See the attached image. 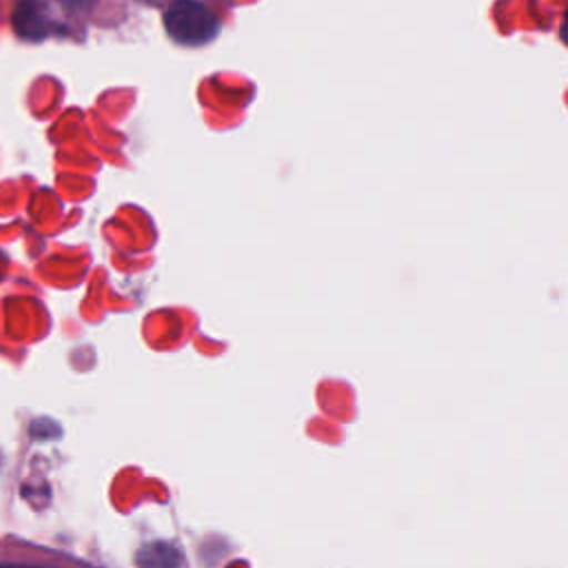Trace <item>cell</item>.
Wrapping results in <instances>:
<instances>
[{
    "label": "cell",
    "instance_id": "obj_1",
    "mask_svg": "<svg viewBox=\"0 0 568 568\" xmlns=\"http://www.w3.org/2000/svg\"><path fill=\"white\" fill-rule=\"evenodd\" d=\"M164 29L182 47H202L220 33V20L197 0H171L164 9Z\"/></svg>",
    "mask_w": 568,
    "mask_h": 568
},
{
    "label": "cell",
    "instance_id": "obj_2",
    "mask_svg": "<svg viewBox=\"0 0 568 568\" xmlns=\"http://www.w3.org/2000/svg\"><path fill=\"white\" fill-rule=\"evenodd\" d=\"M140 564H144V568H173V564H175V552H173V548H169V546L155 544V546L142 550Z\"/></svg>",
    "mask_w": 568,
    "mask_h": 568
},
{
    "label": "cell",
    "instance_id": "obj_3",
    "mask_svg": "<svg viewBox=\"0 0 568 568\" xmlns=\"http://www.w3.org/2000/svg\"><path fill=\"white\" fill-rule=\"evenodd\" d=\"M138 2H146V4H164V2H171V0H138Z\"/></svg>",
    "mask_w": 568,
    "mask_h": 568
},
{
    "label": "cell",
    "instance_id": "obj_4",
    "mask_svg": "<svg viewBox=\"0 0 568 568\" xmlns=\"http://www.w3.org/2000/svg\"><path fill=\"white\" fill-rule=\"evenodd\" d=\"M64 2H69V4H87L89 0H64Z\"/></svg>",
    "mask_w": 568,
    "mask_h": 568
}]
</instances>
